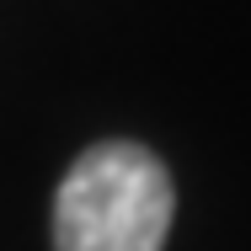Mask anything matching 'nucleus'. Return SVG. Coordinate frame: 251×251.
I'll return each instance as SVG.
<instances>
[{"label":"nucleus","instance_id":"obj_1","mask_svg":"<svg viewBox=\"0 0 251 251\" xmlns=\"http://www.w3.org/2000/svg\"><path fill=\"white\" fill-rule=\"evenodd\" d=\"M176 193L166 166L134 139H107L80 155L53 198V251H160Z\"/></svg>","mask_w":251,"mask_h":251}]
</instances>
